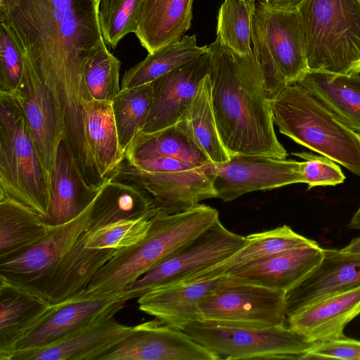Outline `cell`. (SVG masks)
Segmentation results:
<instances>
[{
	"instance_id": "1",
	"label": "cell",
	"mask_w": 360,
	"mask_h": 360,
	"mask_svg": "<svg viewBox=\"0 0 360 360\" xmlns=\"http://www.w3.org/2000/svg\"><path fill=\"white\" fill-rule=\"evenodd\" d=\"M94 0H0V25L15 42L64 115L79 112L83 71L107 46Z\"/></svg>"
},
{
	"instance_id": "2",
	"label": "cell",
	"mask_w": 360,
	"mask_h": 360,
	"mask_svg": "<svg viewBox=\"0 0 360 360\" xmlns=\"http://www.w3.org/2000/svg\"><path fill=\"white\" fill-rule=\"evenodd\" d=\"M209 76L217 130L230 156L285 159L261 70L253 53L239 55L217 39L208 45Z\"/></svg>"
},
{
	"instance_id": "3",
	"label": "cell",
	"mask_w": 360,
	"mask_h": 360,
	"mask_svg": "<svg viewBox=\"0 0 360 360\" xmlns=\"http://www.w3.org/2000/svg\"><path fill=\"white\" fill-rule=\"evenodd\" d=\"M217 219L218 211L203 204L171 214L158 212L150 219L149 229L140 241L117 250L96 272L85 290L86 293L112 294L124 290Z\"/></svg>"
},
{
	"instance_id": "4",
	"label": "cell",
	"mask_w": 360,
	"mask_h": 360,
	"mask_svg": "<svg viewBox=\"0 0 360 360\" xmlns=\"http://www.w3.org/2000/svg\"><path fill=\"white\" fill-rule=\"evenodd\" d=\"M280 133L360 176V137L297 83L270 99Z\"/></svg>"
},
{
	"instance_id": "5",
	"label": "cell",
	"mask_w": 360,
	"mask_h": 360,
	"mask_svg": "<svg viewBox=\"0 0 360 360\" xmlns=\"http://www.w3.org/2000/svg\"><path fill=\"white\" fill-rule=\"evenodd\" d=\"M297 8L309 70L360 73V0H304Z\"/></svg>"
},
{
	"instance_id": "6",
	"label": "cell",
	"mask_w": 360,
	"mask_h": 360,
	"mask_svg": "<svg viewBox=\"0 0 360 360\" xmlns=\"http://www.w3.org/2000/svg\"><path fill=\"white\" fill-rule=\"evenodd\" d=\"M0 193L37 212H49L50 174L44 167L22 110L11 94L0 92Z\"/></svg>"
},
{
	"instance_id": "7",
	"label": "cell",
	"mask_w": 360,
	"mask_h": 360,
	"mask_svg": "<svg viewBox=\"0 0 360 360\" xmlns=\"http://www.w3.org/2000/svg\"><path fill=\"white\" fill-rule=\"evenodd\" d=\"M216 360L302 359L314 345L285 325L266 328L219 326L195 321L182 330Z\"/></svg>"
},
{
	"instance_id": "8",
	"label": "cell",
	"mask_w": 360,
	"mask_h": 360,
	"mask_svg": "<svg viewBox=\"0 0 360 360\" xmlns=\"http://www.w3.org/2000/svg\"><path fill=\"white\" fill-rule=\"evenodd\" d=\"M246 243V236L228 230L219 218L124 290L130 291L134 298H138L153 289L179 285L190 276L229 258Z\"/></svg>"
},
{
	"instance_id": "9",
	"label": "cell",
	"mask_w": 360,
	"mask_h": 360,
	"mask_svg": "<svg viewBox=\"0 0 360 360\" xmlns=\"http://www.w3.org/2000/svg\"><path fill=\"white\" fill-rule=\"evenodd\" d=\"M200 321L243 328L285 325V292L253 284L230 281L199 303Z\"/></svg>"
},
{
	"instance_id": "10",
	"label": "cell",
	"mask_w": 360,
	"mask_h": 360,
	"mask_svg": "<svg viewBox=\"0 0 360 360\" xmlns=\"http://www.w3.org/2000/svg\"><path fill=\"white\" fill-rule=\"evenodd\" d=\"M133 298L132 293L126 290L101 295L87 294L84 290L72 298L51 304L10 352L46 346L98 319L114 316Z\"/></svg>"
},
{
	"instance_id": "11",
	"label": "cell",
	"mask_w": 360,
	"mask_h": 360,
	"mask_svg": "<svg viewBox=\"0 0 360 360\" xmlns=\"http://www.w3.org/2000/svg\"><path fill=\"white\" fill-rule=\"evenodd\" d=\"M91 205L73 220L51 226L38 243L14 256L0 259V277L44 297L60 258L88 228Z\"/></svg>"
},
{
	"instance_id": "12",
	"label": "cell",
	"mask_w": 360,
	"mask_h": 360,
	"mask_svg": "<svg viewBox=\"0 0 360 360\" xmlns=\"http://www.w3.org/2000/svg\"><path fill=\"white\" fill-rule=\"evenodd\" d=\"M304 161L263 155L236 154L222 163H212L217 198L224 202L250 192L303 183Z\"/></svg>"
},
{
	"instance_id": "13",
	"label": "cell",
	"mask_w": 360,
	"mask_h": 360,
	"mask_svg": "<svg viewBox=\"0 0 360 360\" xmlns=\"http://www.w3.org/2000/svg\"><path fill=\"white\" fill-rule=\"evenodd\" d=\"M212 163L188 170L148 172L124 160L114 178L136 185L153 198L159 212L171 214L189 210L203 200L217 198Z\"/></svg>"
},
{
	"instance_id": "14",
	"label": "cell",
	"mask_w": 360,
	"mask_h": 360,
	"mask_svg": "<svg viewBox=\"0 0 360 360\" xmlns=\"http://www.w3.org/2000/svg\"><path fill=\"white\" fill-rule=\"evenodd\" d=\"M98 360H216L184 331L155 319L132 326L130 333Z\"/></svg>"
},
{
	"instance_id": "15",
	"label": "cell",
	"mask_w": 360,
	"mask_h": 360,
	"mask_svg": "<svg viewBox=\"0 0 360 360\" xmlns=\"http://www.w3.org/2000/svg\"><path fill=\"white\" fill-rule=\"evenodd\" d=\"M11 94L22 110L40 160L50 174L58 146L64 139L54 96L34 71L25 68L18 88Z\"/></svg>"
},
{
	"instance_id": "16",
	"label": "cell",
	"mask_w": 360,
	"mask_h": 360,
	"mask_svg": "<svg viewBox=\"0 0 360 360\" xmlns=\"http://www.w3.org/2000/svg\"><path fill=\"white\" fill-rule=\"evenodd\" d=\"M257 15L268 49L288 84L309 70L300 14L296 8H278L257 1Z\"/></svg>"
},
{
	"instance_id": "17",
	"label": "cell",
	"mask_w": 360,
	"mask_h": 360,
	"mask_svg": "<svg viewBox=\"0 0 360 360\" xmlns=\"http://www.w3.org/2000/svg\"><path fill=\"white\" fill-rule=\"evenodd\" d=\"M132 329L108 316L91 322L39 348L11 352L0 360H98Z\"/></svg>"
},
{
	"instance_id": "18",
	"label": "cell",
	"mask_w": 360,
	"mask_h": 360,
	"mask_svg": "<svg viewBox=\"0 0 360 360\" xmlns=\"http://www.w3.org/2000/svg\"><path fill=\"white\" fill-rule=\"evenodd\" d=\"M323 248L317 243L280 252L236 266L224 275L231 280L287 292L321 262Z\"/></svg>"
},
{
	"instance_id": "19",
	"label": "cell",
	"mask_w": 360,
	"mask_h": 360,
	"mask_svg": "<svg viewBox=\"0 0 360 360\" xmlns=\"http://www.w3.org/2000/svg\"><path fill=\"white\" fill-rule=\"evenodd\" d=\"M209 51L152 82L153 103L142 131L153 132L176 124L210 71Z\"/></svg>"
},
{
	"instance_id": "20",
	"label": "cell",
	"mask_w": 360,
	"mask_h": 360,
	"mask_svg": "<svg viewBox=\"0 0 360 360\" xmlns=\"http://www.w3.org/2000/svg\"><path fill=\"white\" fill-rule=\"evenodd\" d=\"M360 315V285L316 300L287 316V326L316 344L345 337L344 330Z\"/></svg>"
},
{
	"instance_id": "21",
	"label": "cell",
	"mask_w": 360,
	"mask_h": 360,
	"mask_svg": "<svg viewBox=\"0 0 360 360\" xmlns=\"http://www.w3.org/2000/svg\"><path fill=\"white\" fill-rule=\"evenodd\" d=\"M51 200L48 214L42 219L49 226L68 223L94 202L101 186H89L81 175L65 139L57 148L50 174Z\"/></svg>"
},
{
	"instance_id": "22",
	"label": "cell",
	"mask_w": 360,
	"mask_h": 360,
	"mask_svg": "<svg viewBox=\"0 0 360 360\" xmlns=\"http://www.w3.org/2000/svg\"><path fill=\"white\" fill-rule=\"evenodd\" d=\"M229 281L230 278L224 275L207 281L153 289L138 297L139 309L183 330L188 324L200 321V302Z\"/></svg>"
},
{
	"instance_id": "23",
	"label": "cell",
	"mask_w": 360,
	"mask_h": 360,
	"mask_svg": "<svg viewBox=\"0 0 360 360\" xmlns=\"http://www.w3.org/2000/svg\"><path fill=\"white\" fill-rule=\"evenodd\" d=\"M323 250L319 265L285 292L287 316L316 300L360 285V256Z\"/></svg>"
},
{
	"instance_id": "24",
	"label": "cell",
	"mask_w": 360,
	"mask_h": 360,
	"mask_svg": "<svg viewBox=\"0 0 360 360\" xmlns=\"http://www.w3.org/2000/svg\"><path fill=\"white\" fill-rule=\"evenodd\" d=\"M86 229L53 270L43 295L51 304L68 300L85 290L96 272L117 250L86 248Z\"/></svg>"
},
{
	"instance_id": "25",
	"label": "cell",
	"mask_w": 360,
	"mask_h": 360,
	"mask_svg": "<svg viewBox=\"0 0 360 360\" xmlns=\"http://www.w3.org/2000/svg\"><path fill=\"white\" fill-rule=\"evenodd\" d=\"M193 0H141L135 35L148 53L179 41L190 29Z\"/></svg>"
},
{
	"instance_id": "26",
	"label": "cell",
	"mask_w": 360,
	"mask_h": 360,
	"mask_svg": "<svg viewBox=\"0 0 360 360\" xmlns=\"http://www.w3.org/2000/svg\"><path fill=\"white\" fill-rule=\"evenodd\" d=\"M158 212L146 192L134 184L112 177L103 184L91 205L88 229L121 220L151 219Z\"/></svg>"
},
{
	"instance_id": "27",
	"label": "cell",
	"mask_w": 360,
	"mask_h": 360,
	"mask_svg": "<svg viewBox=\"0 0 360 360\" xmlns=\"http://www.w3.org/2000/svg\"><path fill=\"white\" fill-rule=\"evenodd\" d=\"M50 305L44 297L0 277V357L11 351Z\"/></svg>"
},
{
	"instance_id": "28",
	"label": "cell",
	"mask_w": 360,
	"mask_h": 360,
	"mask_svg": "<svg viewBox=\"0 0 360 360\" xmlns=\"http://www.w3.org/2000/svg\"><path fill=\"white\" fill-rule=\"evenodd\" d=\"M82 113L86 139L101 179L115 176L124 160L115 125L112 103L82 101Z\"/></svg>"
},
{
	"instance_id": "29",
	"label": "cell",
	"mask_w": 360,
	"mask_h": 360,
	"mask_svg": "<svg viewBox=\"0 0 360 360\" xmlns=\"http://www.w3.org/2000/svg\"><path fill=\"white\" fill-rule=\"evenodd\" d=\"M360 137V73L308 70L297 82Z\"/></svg>"
},
{
	"instance_id": "30",
	"label": "cell",
	"mask_w": 360,
	"mask_h": 360,
	"mask_svg": "<svg viewBox=\"0 0 360 360\" xmlns=\"http://www.w3.org/2000/svg\"><path fill=\"white\" fill-rule=\"evenodd\" d=\"M246 238V245L236 254L206 270L190 276L180 284L210 281L224 276L229 269L236 266L280 252L316 243L298 234L287 225L250 234Z\"/></svg>"
},
{
	"instance_id": "31",
	"label": "cell",
	"mask_w": 360,
	"mask_h": 360,
	"mask_svg": "<svg viewBox=\"0 0 360 360\" xmlns=\"http://www.w3.org/2000/svg\"><path fill=\"white\" fill-rule=\"evenodd\" d=\"M50 227L32 208L0 193V259L14 256L38 243Z\"/></svg>"
},
{
	"instance_id": "32",
	"label": "cell",
	"mask_w": 360,
	"mask_h": 360,
	"mask_svg": "<svg viewBox=\"0 0 360 360\" xmlns=\"http://www.w3.org/2000/svg\"><path fill=\"white\" fill-rule=\"evenodd\" d=\"M124 157L129 162L157 157L174 158L198 167L211 162L177 123L156 131H141L129 145Z\"/></svg>"
},
{
	"instance_id": "33",
	"label": "cell",
	"mask_w": 360,
	"mask_h": 360,
	"mask_svg": "<svg viewBox=\"0 0 360 360\" xmlns=\"http://www.w3.org/2000/svg\"><path fill=\"white\" fill-rule=\"evenodd\" d=\"M176 123L212 162L222 163L230 160L217 130L209 73L201 80L196 94Z\"/></svg>"
},
{
	"instance_id": "34",
	"label": "cell",
	"mask_w": 360,
	"mask_h": 360,
	"mask_svg": "<svg viewBox=\"0 0 360 360\" xmlns=\"http://www.w3.org/2000/svg\"><path fill=\"white\" fill-rule=\"evenodd\" d=\"M208 51V46H199L196 35H185L181 40L163 46L125 72L121 89L150 84L175 68Z\"/></svg>"
},
{
	"instance_id": "35",
	"label": "cell",
	"mask_w": 360,
	"mask_h": 360,
	"mask_svg": "<svg viewBox=\"0 0 360 360\" xmlns=\"http://www.w3.org/2000/svg\"><path fill=\"white\" fill-rule=\"evenodd\" d=\"M153 103L152 83L121 89L112 103L120 146L125 153L147 123Z\"/></svg>"
},
{
	"instance_id": "36",
	"label": "cell",
	"mask_w": 360,
	"mask_h": 360,
	"mask_svg": "<svg viewBox=\"0 0 360 360\" xmlns=\"http://www.w3.org/2000/svg\"><path fill=\"white\" fill-rule=\"evenodd\" d=\"M256 2L224 0L218 11L216 39L241 56L252 53V23Z\"/></svg>"
},
{
	"instance_id": "37",
	"label": "cell",
	"mask_w": 360,
	"mask_h": 360,
	"mask_svg": "<svg viewBox=\"0 0 360 360\" xmlns=\"http://www.w3.org/2000/svg\"><path fill=\"white\" fill-rule=\"evenodd\" d=\"M121 62L105 46L86 63L83 71V101L112 103L121 90Z\"/></svg>"
},
{
	"instance_id": "38",
	"label": "cell",
	"mask_w": 360,
	"mask_h": 360,
	"mask_svg": "<svg viewBox=\"0 0 360 360\" xmlns=\"http://www.w3.org/2000/svg\"><path fill=\"white\" fill-rule=\"evenodd\" d=\"M141 0H100L98 18L107 46L115 49L127 34L136 32Z\"/></svg>"
},
{
	"instance_id": "39",
	"label": "cell",
	"mask_w": 360,
	"mask_h": 360,
	"mask_svg": "<svg viewBox=\"0 0 360 360\" xmlns=\"http://www.w3.org/2000/svg\"><path fill=\"white\" fill-rule=\"evenodd\" d=\"M151 219L121 220L95 229L87 228L85 245L93 249L115 250L130 247L146 236Z\"/></svg>"
},
{
	"instance_id": "40",
	"label": "cell",
	"mask_w": 360,
	"mask_h": 360,
	"mask_svg": "<svg viewBox=\"0 0 360 360\" xmlns=\"http://www.w3.org/2000/svg\"><path fill=\"white\" fill-rule=\"evenodd\" d=\"M252 48L255 58L262 74L265 89L270 100L288 84L278 70L268 49L259 20L255 12L252 23Z\"/></svg>"
},
{
	"instance_id": "41",
	"label": "cell",
	"mask_w": 360,
	"mask_h": 360,
	"mask_svg": "<svg viewBox=\"0 0 360 360\" xmlns=\"http://www.w3.org/2000/svg\"><path fill=\"white\" fill-rule=\"evenodd\" d=\"M23 72L21 53L11 34L0 25V92H15L21 82Z\"/></svg>"
},
{
	"instance_id": "42",
	"label": "cell",
	"mask_w": 360,
	"mask_h": 360,
	"mask_svg": "<svg viewBox=\"0 0 360 360\" xmlns=\"http://www.w3.org/2000/svg\"><path fill=\"white\" fill-rule=\"evenodd\" d=\"M292 155L304 160L303 183L309 190L316 186H336L342 184L345 176L333 160L309 152L293 153Z\"/></svg>"
},
{
	"instance_id": "43",
	"label": "cell",
	"mask_w": 360,
	"mask_h": 360,
	"mask_svg": "<svg viewBox=\"0 0 360 360\" xmlns=\"http://www.w3.org/2000/svg\"><path fill=\"white\" fill-rule=\"evenodd\" d=\"M360 360V341L343 337L314 344L302 359Z\"/></svg>"
},
{
	"instance_id": "44",
	"label": "cell",
	"mask_w": 360,
	"mask_h": 360,
	"mask_svg": "<svg viewBox=\"0 0 360 360\" xmlns=\"http://www.w3.org/2000/svg\"><path fill=\"white\" fill-rule=\"evenodd\" d=\"M126 162L139 170L148 172H175L198 167L191 162L169 157H157L131 162Z\"/></svg>"
},
{
	"instance_id": "45",
	"label": "cell",
	"mask_w": 360,
	"mask_h": 360,
	"mask_svg": "<svg viewBox=\"0 0 360 360\" xmlns=\"http://www.w3.org/2000/svg\"><path fill=\"white\" fill-rule=\"evenodd\" d=\"M304 0H261L269 6L278 8H296Z\"/></svg>"
},
{
	"instance_id": "46",
	"label": "cell",
	"mask_w": 360,
	"mask_h": 360,
	"mask_svg": "<svg viewBox=\"0 0 360 360\" xmlns=\"http://www.w3.org/2000/svg\"><path fill=\"white\" fill-rule=\"evenodd\" d=\"M339 250L345 255L360 256V237L353 239L347 245Z\"/></svg>"
},
{
	"instance_id": "47",
	"label": "cell",
	"mask_w": 360,
	"mask_h": 360,
	"mask_svg": "<svg viewBox=\"0 0 360 360\" xmlns=\"http://www.w3.org/2000/svg\"><path fill=\"white\" fill-rule=\"evenodd\" d=\"M348 227L351 229L360 230V206L352 217Z\"/></svg>"
},
{
	"instance_id": "48",
	"label": "cell",
	"mask_w": 360,
	"mask_h": 360,
	"mask_svg": "<svg viewBox=\"0 0 360 360\" xmlns=\"http://www.w3.org/2000/svg\"><path fill=\"white\" fill-rule=\"evenodd\" d=\"M94 1H97V2L98 3V1H99L100 0H94Z\"/></svg>"
},
{
	"instance_id": "49",
	"label": "cell",
	"mask_w": 360,
	"mask_h": 360,
	"mask_svg": "<svg viewBox=\"0 0 360 360\" xmlns=\"http://www.w3.org/2000/svg\"><path fill=\"white\" fill-rule=\"evenodd\" d=\"M250 1H252V0H250ZM252 1H261V0H252Z\"/></svg>"
}]
</instances>
